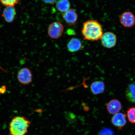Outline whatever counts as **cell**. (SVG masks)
Returning <instances> with one entry per match:
<instances>
[{"instance_id":"cell-1","label":"cell","mask_w":135,"mask_h":135,"mask_svg":"<svg viewBox=\"0 0 135 135\" xmlns=\"http://www.w3.org/2000/svg\"><path fill=\"white\" fill-rule=\"evenodd\" d=\"M81 33L84 40L96 41L103 35L102 25L97 20H89L83 23Z\"/></svg>"},{"instance_id":"cell-2","label":"cell","mask_w":135,"mask_h":135,"mask_svg":"<svg viewBox=\"0 0 135 135\" xmlns=\"http://www.w3.org/2000/svg\"><path fill=\"white\" fill-rule=\"evenodd\" d=\"M30 121L23 116L13 117L10 123L9 131L11 135H25L28 132Z\"/></svg>"},{"instance_id":"cell-3","label":"cell","mask_w":135,"mask_h":135,"mask_svg":"<svg viewBox=\"0 0 135 135\" xmlns=\"http://www.w3.org/2000/svg\"><path fill=\"white\" fill-rule=\"evenodd\" d=\"M64 30L63 25L60 22L56 21L51 23L48 29V33L50 37L57 39L60 37Z\"/></svg>"},{"instance_id":"cell-4","label":"cell","mask_w":135,"mask_h":135,"mask_svg":"<svg viewBox=\"0 0 135 135\" xmlns=\"http://www.w3.org/2000/svg\"><path fill=\"white\" fill-rule=\"evenodd\" d=\"M17 79L18 82L23 85H29L32 81V74L30 69L23 68L18 71Z\"/></svg>"},{"instance_id":"cell-5","label":"cell","mask_w":135,"mask_h":135,"mask_svg":"<svg viewBox=\"0 0 135 135\" xmlns=\"http://www.w3.org/2000/svg\"><path fill=\"white\" fill-rule=\"evenodd\" d=\"M101 40L103 46L108 49L113 48L117 43V37L111 32H108L104 33Z\"/></svg>"},{"instance_id":"cell-6","label":"cell","mask_w":135,"mask_h":135,"mask_svg":"<svg viewBox=\"0 0 135 135\" xmlns=\"http://www.w3.org/2000/svg\"><path fill=\"white\" fill-rule=\"evenodd\" d=\"M62 16L68 26H74L76 25L78 20V16L76 12L72 8L62 13Z\"/></svg>"},{"instance_id":"cell-7","label":"cell","mask_w":135,"mask_h":135,"mask_svg":"<svg viewBox=\"0 0 135 135\" xmlns=\"http://www.w3.org/2000/svg\"><path fill=\"white\" fill-rule=\"evenodd\" d=\"M119 21L124 27L130 28L135 24V17L131 12H126L121 15Z\"/></svg>"},{"instance_id":"cell-8","label":"cell","mask_w":135,"mask_h":135,"mask_svg":"<svg viewBox=\"0 0 135 135\" xmlns=\"http://www.w3.org/2000/svg\"><path fill=\"white\" fill-rule=\"evenodd\" d=\"M126 114L121 113H118L113 116L111 119V122L118 129L120 130L126 124Z\"/></svg>"},{"instance_id":"cell-9","label":"cell","mask_w":135,"mask_h":135,"mask_svg":"<svg viewBox=\"0 0 135 135\" xmlns=\"http://www.w3.org/2000/svg\"><path fill=\"white\" fill-rule=\"evenodd\" d=\"M16 14L14 6H6L3 11L2 16L6 22L11 23L14 21Z\"/></svg>"},{"instance_id":"cell-10","label":"cell","mask_w":135,"mask_h":135,"mask_svg":"<svg viewBox=\"0 0 135 135\" xmlns=\"http://www.w3.org/2000/svg\"><path fill=\"white\" fill-rule=\"evenodd\" d=\"M106 108L110 114L114 115L119 113L122 109V104L117 99H112L108 103Z\"/></svg>"},{"instance_id":"cell-11","label":"cell","mask_w":135,"mask_h":135,"mask_svg":"<svg viewBox=\"0 0 135 135\" xmlns=\"http://www.w3.org/2000/svg\"><path fill=\"white\" fill-rule=\"evenodd\" d=\"M67 48L69 51L74 53L82 50L84 47L82 42L79 39L73 38L68 42Z\"/></svg>"},{"instance_id":"cell-12","label":"cell","mask_w":135,"mask_h":135,"mask_svg":"<svg viewBox=\"0 0 135 135\" xmlns=\"http://www.w3.org/2000/svg\"><path fill=\"white\" fill-rule=\"evenodd\" d=\"M105 84L101 81H96L91 84L90 89L91 92L94 95L102 93L105 90Z\"/></svg>"},{"instance_id":"cell-13","label":"cell","mask_w":135,"mask_h":135,"mask_svg":"<svg viewBox=\"0 0 135 135\" xmlns=\"http://www.w3.org/2000/svg\"><path fill=\"white\" fill-rule=\"evenodd\" d=\"M126 96L130 102L135 104V84H129L127 88Z\"/></svg>"},{"instance_id":"cell-14","label":"cell","mask_w":135,"mask_h":135,"mask_svg":"<svg viewBox=\"0 0 135 135\" xmlns=\"http://www.w3.org/2000/svg\"><path fill=\"white\" fill-rule=\"evenodd\" d=\"M57 10L62 13L65 12L70 9V4L69 0H58L56 4Z\"/></svg>"},{"instance_id":"cell-15","label":"cell","mask_w":135,"mask_h":135,"mask_svg":"<svg viewBox=\"0 0 135 135\" xmlns=\"http://www.w3.org/2000/svg\"><path fill=\"white\" fill-rule=\"evenodd\" d=\"M126 112L128 120L132 124H135V106L128 108Z\"/></svg>"},{"instance_id":"cell-16","label":"cell","mask_w":135,"mask_h":135,"mask_svg":"<svg viewBox=\"0 0 135 135\" xmlns=\"http://www.w3.org/2000/svg\"><path fill=\"white\" fill-rule=\"evenodd\" d=\"M20 0H0L2 4L6 6H14L18 4Z\"/></svg>"},{"instance_id":"cell-17","label":"cell","mask_w":135,"mask_h":135,"mask_svg":"<svg viewBox=\"0 0 135 135\" xmlns=\"http://www.w3.org/2000/svg\"><path fill=\"white\" fill-rule=\"evenodd\" d=\"M99 135H114L112 130L108 128H105L101 130L99 133Z\"/></svg>"},{"instance_id":"cell-18","label":"cell","mask_w":135,"mask_h":135,"mask_svg":"<svg viewBox=\"0 0 135 135\" xmlns=\"http://www.w3.org/2000/svg\"><path fill=\"white\" fill-rule=\"evenodd\" d=\"M43 1L47 4H54L57 0H43Z\"/></svg>"},{"instance_id":"cell-19","label":"cell","mask_w":135,"mask_h":135,"mask_svg":"<svg viewBox=\"0 0 135 135\" xmlns=\"http://www.w3.org/2000/svg\"><path fill=\"white\" fill-rule=\"evenodd\" d=\"M6 88L5 86H3L1 88H0V93L3 94L6 91Z\"/></svg>"},{"instance_id":"cell-20","label":"cell","mask_w":135,"mask_h":135,"mask_svg":"<svg viewBox=\"0 0 135 135\" xmlns=\"http://www.w3.org/2000/svg\"><path fill=\"white\" fill-rule=\"evenodd\" d=\"M0 12H1V8H0Z\"/></svg>"}]
</instances>
